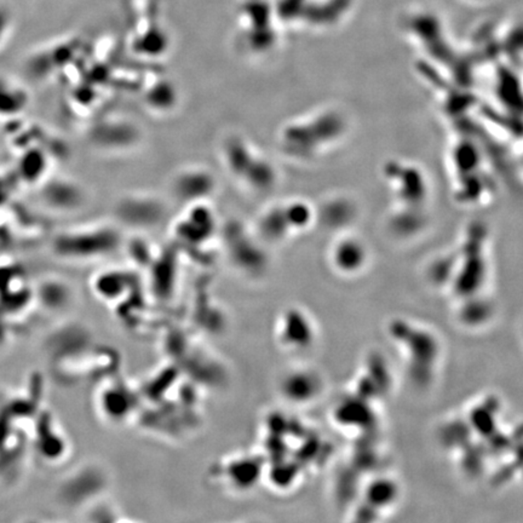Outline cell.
Returning a JSON list of instances; mask_svg holds the SVG:
<instances>
[{"label":"cell","mask_w":523,"mask_h":523,"mask_svg":"<svg viewBox=\"0 0 523 523\" xmlns=\"http://www.w3.org/2000/svg\"><path fill=\"white\" fill-rule=\"evenodd\" d=\"M277 390L282 400L289 404H308L320 394L322 382L312 369L290 366L277 377Z\"/></svg>","instance_id":"6da1fadb"},{"label":"cell","mask_w":523,"mask_h":523,"mask_svg":"<svg viewBox=\"0 0 523 523\" xmlns=\"http://www.w3.org/2000/svg\"><path fill=\"white\" fill-rule=\"evenodd\" d=\"M308 322L302 312L296 310H289L280 315L277 324V338L279 343L284 347H303L308 344L312 339V332L309 331V325L304 326L300 330L299 327Z\"/></svg>","instance_id":"7a4b0ae2"}]
</instances>
